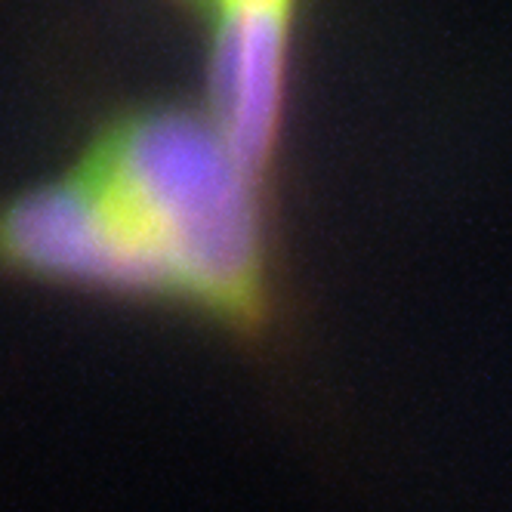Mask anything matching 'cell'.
Wrapping results in <instances>:
<instances>
[{
  "instance_id": "obj_1",
  "label": "cell",
  "mask_w": 512,
  "mask_h": 512,
  "mask_svg": "<svg viewBox=\"0 0 512 512\" xmlns=\"http://www.w3.org/2000/svg\"><path fill=\"white\" fill-rule=\"evenodd\" d=\"M0 247L34 275L192 321L278 392L303 383L309 300L284 192L204 105L112 121L65 179L4 213Z\"/></svg>"
}]
</instances>
